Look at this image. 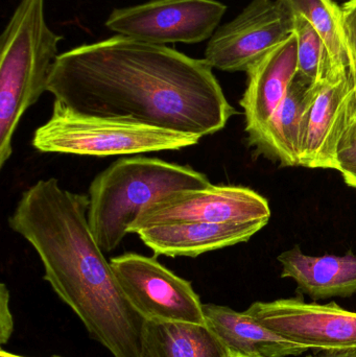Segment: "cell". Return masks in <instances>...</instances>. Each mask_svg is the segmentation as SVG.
I'll return each instance as SVG.
<instances>
[{"instance_id": "6da1fadb", "label": "cell", "mask_w": 356, "mask_h": 357, "mask_svg": "<svg viewBox=\"0 0 356 357\" xmlns=\"http://www.w3.org/2000/svg\"><path fill=\"white\" fill-rule=\"evenodd\" d=\"M212 69L205 59L116 35L61 54L47 91L82 114L205 137L238 113Z\"/></svg>"}, {"instance_id": "7a4b0ae2", "label": "cell", "mask_w": 356, "mask_h": 357, "mask_svg": "<svg viewBox=\"0 0 356 357\" xmlns=\"http://www.w3.org/2000/svg\"><path fill=\"white\" fill-rule=\"evenodd\" d=\"M89 197L58 178L39 180L21 195L8 226L33 248L44 280L114 357H142L144 320L132 307L88 222Z\"/></svg>"}, {"instance_id": "3957f363", "label": "cell", "mask_w": 356, "mask_h": 357, "mask_svg": "<svg viewBox=\"0 0 356 357\" xmlns=\"http://www.w3.org/2000/svg\"><path fill=\"white\" fill-rule=\"evenodd\" d=\"M210 184L206 175L187 165L144 156L119 159L90 184L92 234L105 253L114 251L146 208L175 191Z\"/></svg>"}, {"instance_id": "277c9868", "label": "cell", "mask_w": 356, "mask_h": 357, "mask_svg": "<svg viewBox=\"0 0 356 357\" xmlns=\"http://www.w3.org/2000/svg\"><path fill=\"white\" fill-rule=\"evenodd\" d=\"M63 36L45 18V0H20L0 38V167L13 154L21 117L47 91Z\"/></svg>"}, {"instance_id": "5b68a950", "label": "cell", "mask_w": 356, "mask_h": 357, "mask_svg": "<svg viewBox=\"0 0 356 357\" xmlns=\"http://www.w3.org/2000/svg\"><path fill=\"white\" fill-rule=\"evenodd\" d=\"M201 138L130 119L82 114L54 100L52 116L36 130L31 144L42 153L109 157L182 150Z\"/></svg>"}, {"instance_id": "8992f818", "label": "cell", "mask_w": 356, "mask_h": 357, "mask_svg": "<svg viewBox=\"0 0 356 357\" xmlns=\"http://www.w3.org/2000/svg\"><path fill=\"white\" fill-rule=\"evenodd\" d=\"M110 262L125 298L144 321L206 325L202 302L192 283L156 258L125 253Z\"/></svg>"}, {"instance_id": "52a82bcc", "label": "cell", "mask_w": 356, "mask_h": 357, "mask_svg": "<svg viewBox=\"0 0 356 357\" xmlns=\"http://www.w3.org/2000/svg\"><path fill=\"white\" fill-rule=\"evenodd\" d=\"M226 10L217 0H150L115 8L105 24L117 35L156 45L196 44L212 37Z\"/></svg>"}, {"instance_id": "ba28073f", "label": "cell", "mask_w": 356, "mask_h": 357, "mask_svg": "<svg viewBox=\"0 0 356 357\" xmlns=\"http://www.w3.org/2000/svg\"><path fill=\"white\" fill-rule=\"evenodd\" d=\"M294 16L278 0H252L209 39L204 59L212 68L247 73L294 33Z\"/></svg>"}, {"instance_id": "9c48e42d", "label": "cell", "mask_w": 356, "mask_h": 357, "mask_svg": "<svg viewBox=\"0 0 356 357\" xmlns=\"http://www.w3.org/2000/svg\"><path fill=\"white\" fill-rule=\"evenodd\" d=\"M267 199L252 189L232 185L175 191L146 208L130 227V233L175 222H269Z\"/></svg>"}, {"instance_id": "30bf717a", "label": "cell", "mask_w": 356, "mask_h": 357, "mask_svg": "<svg viewBox=\"0 0 356 357\" xmlns=\"http://www.w3.org/2000/svg\"><path fill=\"white\" fill-rule=\"evenodd\" d=\"M247 314L268 328L316 354L356 350V312L336 302L307 303L301 298L254 302Z\"/></svg>"}, {"instance_id": "8fae6325", "label": "cell", "mask_w": 356, "mask_h": 357, "mask_svg": "<svg viewBox=\"0 0 356 357\" xmlns=\"http://www.w3.org/2000/svg\"><path fill=\"white\" fill-rule=\"evenodd\" d=\"M356 121V87L348 73L321 84L303 121L299 167L336 169L341 142Z\"/></svg>"}, {"instance_id": "7c38bea8", "label": "cell", "mask_w": 356, "mask_h": 357, "mask_svg": "<svg viewBox=\"0 0 356 357\" xmlns=\"http://www.w3.org/2000/svg\"><path fill=\"white\" fill-rule=\"evenodd\" d=\"M267 224L175 222L150 227L140 230L137 234L156 256L198 257L208 252L246 243Z\"/></svg>"}, {"instance_id": "4fadbf2b", "label": "cell", "mask_w": 356, "mask_h": 357, "mask_svg": "<svg viewBox=\"0 0 356 357\" xmlns=\"http://www.w3.org/2000/svg\"><path fill=\"white\" fill-rule=\"evenodd\" d=\"M320 86L297 73L271 119L248 134L249 144L257 154L278 161L284 167H299L303 121Z\"/></svg>"}, {"instance_id": "5bb4252c", "label": "cell", "mask_w": 356, "mask_h": 357, "mask_svg": "<svg viewBox=\"0 0 356 357\" xmlns=\"http://www.w3.org/2000/svg\"><path fill=\"white\" fill-rule=\"evenodd\" d=\"M297 73L298 56L294 33L247 71L248 84L240 100L247 133L256 131L271 119Z\"/></svg>"}, {"instance_id": "9a60e30c", "label": "cell", "mask_w": 356, "mask_h": 357, "mask_svg": "<svg viewBox=\"0 0 356 357\" xmlns=\"http://www.w3.org/2000/svg\"><path fill=\"white\" fill-rule=\"evenodd\" d=\"M205 322L227 352L246 356H298L309 349L278 335L247 314L228 306L203 304Z\"/></svg>"}, {"instance_id": "2e32d148", "label": "cell", "mask_w": 356, "mask_h": 357, "mask_svg": "<svg viewBox=\"0 0 356 357\" xmlns=\"http://www.w3.org/2000/svg\"><path fill=\"white\" fill-rule=\"evenodd\" d=\"M281 278L297 283L298 291L311 299L348 298L356 293V255H307L299 245L278 256Z\"/></svg>"}, {"instance_id": "e0dca14e", "label": "cell", "mask_w": 356, "mask_h": 357, "mask_svg": "<svg viewBox=\"0 0 356 357\" xmlns=\"http://www.w3.org/2000/svg\"><path fill=\"white\" fill-rule=\"evenodd\" d=\"M142 357H227L207 325L144 321Z\"/></svg>"}, {"instance_id": "ac0fdd59", "label": "cell", "mask_w": 356, "mask_h": 357, "mask_svg": "<svg viewBox=\"0 0 356 357\" xmlns=\"http://www.w3.org/2000/svg\"><path fill=\"white\" fill-rule=\"evenodd\" d=\"M293 16L307 19L319 33L327 48L336 77L350 73L343 29V10L334 0H278Z\"/></svg>"}, {"instance_id": "d6986e66", "label": "cell", "mask_w": 356, "mask_h": 357, "mask_svg": "<svg viewBox=\"0 0 356 357\" xmlns=\"http://www.w3.org/2000/svg\"><path fill=\"white\" fill-rule=\"evenodd\" d=\"M294 24L298 73L315 84L341 79L334 75L327 48L315 27L301 16H294Z\"/></svg>"}, {"instance_id": "ffe728a7", "label": "cell", "mask_w": 356, "mask_h": 357, "mask_svg": "<svg viewBox=\"0 0 356 357\" xmlns=\"http://www.w3.org/2000/svg\"><path fill=\"white\" fill-rule=\"evenodd\" d=\"M336 171L340 172L347 185L356 188V121L341 142Z\"/></svg>"}, {"instance_id": "44dd1931", "label": "cell", "mask_w": 356, "mask_h": 357, "mask_svg": "<svg viewBox=\"0 0 356 357\" xmlns=\"http://www.w3.org/2000/svg\"><path fill=\"white\" fill-rule=\"evenodd\" d=\"M343 29L348 52L350 71L356 87V0H348L342 6Z\"/></svg>"}, {"instance_id": "7402d4cb", "label": "cell", "mask_w": 356, "mask_h": 357, "mask_svg": "<svg viewBox=\"0 0 356 357\" xmlns=\"http://www.w3.org/2000/svg\"><path fill=\"white\" fill-rule=\"evenodd\" d=\"M14 331V321L10 310V291L4 283L0 285V343H8Z\"/></svg>"}, {"instance_id": "603a6c76", "label": "cell", "mask_w": 356, "mask_h": 357, "mask_svg": "<svg viewBox=\"0 0 356 357\" xmlns=\"http://www.w3.org/2000/svg\"><path fill=\"white\" fill-rule=\"evenodd\" d=\"M307 357H356V350H349V351H322L318 352V354H315V356Z\"/></svg>"}, {"instance_id": "cb8c5ba5", "label": "cell", "mask_w": 356, "mask_h": 357, "mask_svg": "<svg viewBox=\"0 0 356 357\" xmlns=\"http://www.w3.org/2000/svg\"><path fill=\"white\" fill-rule=\"evenodd\" d=\"M0 357H25V356H16V354H8V352L4 351L3 349H1V352H0ZM52 357H62V356H54Z\"/></svg>"}, {"instance_id": "d4e9b609", "label": "cell", "mask_w": 356, "mask_h": 357, "mask_svg": "<svg viewBox=\"0 0 356 357\" xmlns=\"http://www.w3.org/2000/svg\"><path fill=\"white\" fill-rule=\"evenodd\" d=\"M227 357H253V356H240V354H230V352H227ZM255 357H259V356H255Z\"/></svg>"}]
</instances>
